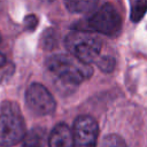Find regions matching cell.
Here are the masks:
<instances>
[{
    "label": "cell",
    "mask_w": 147,
    "mask_h": 147,
    "mask_svg": "<svg viewBox=\"0 0 147 147\" xmlns=\"http://www.w3.org/2000/svg\"><path fill=\"white\" fill-rule=\"evenodd\" d=\"M46 65L59 80L69 85H78L88 79L93 74L90 64L65 54L52 55L47 59Z\"/></svg>",
    "instance_id": "1"
},
{
    "label": "cell",
    "mask_w": 147,
    "mask_h": 147,
    "mask_svg": "<svg viewBox=\"0 0 147 147\" xmlns=\"http://www.w3.org/2000/svg\"><path fill=\"white\" fill-rule=\"evenodd\" d=\"M64 45L71 56L86 64L95 61L102 48V42L99 38L80 30H74L68 33L64 39Z\"/></svg>",
    "instance_id": "2"
},
{
    "label": "cell",
    "mask_w": 147,
    "mask_h": 147,
    "mask_svg": "<svg viewBox=\"0 0 147 147\" xmlns=\"http://www.w3.org/2000/svg\"><path fill=\"white\" fill-rule=\"evenodd\" d=\"M5 107L0 114V146L11 147L23 140L25 136V124L20 109L11 103Z\"/></svg>",
    "instance_id": "3"
},
{
    "label": "cell",
    "mask_w": 147,
    "mask_h": 147,
    "mask_svg": "<svg viewBox=\"0 0 147 147\" xmlns=\"http://www.w3.org/2000/svg\"><path fill=\"white\" fill-rule=\"evenodd\" d=\"M122 28V17L111 3H103L87 20L86 28L80 31H94L106 36H116Z\"/></svg>",
    "instance_id": "4"
},
{
    "label": "cell",
    "mask_w": 147,
    "mask_h": 147,
    "mask_svg": "<svg viewBox=\"0 0 147 147\" xmlns=\"http://www.w3.org/2000/svg\"><path fill=\"white\" fill-rule=\"evenodd\" d=\"M28 108L38 116H46L54 113L56 103L51 92L39 83H32L25 92Z\"/></svg>",
    "instance_id": "5"
},
{
    "label": "cell",
    "mask_w": 147,
    "mask_h": 147,
    "mask_svg": "<svg viewBox=\"0 0 147 147\" xmlns=\"http://www.w3.org/2000/svg\"><path fill=\"white\" fill-rule=\"evenodd\" d=\"M72 140L74 147H95L99 136V126L96 121L88 116H78L74 122Z\"/></svg>",
    "instance_id": "6"
},
{
    "label": "cell",
    "mask_w": 147,
    "mask_h": 147,
    "mask_svg": "<svg viewBox=\"0 0 147 147\" xmlns=\"http://www.w3.org/2000/svg\"><path fill=\"white\" fill-rule=\"evenodd\" d=\"M48 146L49 147H74L71 129L64 123H60L55 125L49 134Z\"/></svg>",
    "instance_id": "7"
},
{
    "label": "cell",
    "mask_w": 147,
    "mask_h": 147,
    "mask_svg": "<svg viewBox=\"0 0 147 147\" xmlns=\"http://www.w3.org/2000/svg\"><path fill=\"white\" fill-rule=\"evenodd\" d=\"M46 140V131L42 127H33L23 138V147H42Z\"/></svg>",
    "instance_id": "8"
},
{
    "label": "cell",
    "mask_w": 147,
    "mask_h": 147,
    "mask_svg": "<svg viewBox=\"0 0 147 147\" xmlns=\"http://www.w3.org/2000/svg\"><path fill=\"white\" fill-rule=\"evenodd\" d=\"M65 7L71 13H84L93 9L98 1H91V0H83V1H65Z\"/></svg>",
    "instance_id": "9"
},
{
    "label": "cell",
    "mask_w": 147,
    "mask_h": 147,
    "mask_svg": "<svg viewBox=\"0 0 147 147\" xmlns=\"http://www.w3.org/2000/svg\"><path fill=\"white\" fill-rule=\"evenodd\" d=\"M147 11V1L137 0L131 2V20L133 22H139Z\"/></svg>",
    "instance_id": "10"
},
{
    "label": "cell",
    "mask_w": 147,
    "mask_h": 147,
    "mask_svg": "<svg viewBox=\"0 0 147 147\" xmlns=\"http://www.w3.org/2000/svg\"><path fill=\"white\" fill-rule=\"evenodd\" d=\"M57 42V33L53 30V29H48L44 32L42 38H41V45L44 47V49H52L56 46Z\"/></svg>",
    "instance_id": "11"
},
{
    "label": "cell",
    "mask_w": 147,
    "mask_h": 147,
    "mask_svg": "<svg viewBox=\"0 0 147 147\" xmlns=\"http://www.w3.org/2000/svg\"><path fill=\"white\" fill-rule=\"evenodd\" d=\"M96 64L100 70L103 72H111L115 68V59L111 56H101L100 59H96Z\"/></svg>",
    "instance_id": "12"
},
{
    "label": "cell",
    "mask_w": 147,
    "mask_h": 147,
    "mask_svg": "<svg viewBox=\"0 0 147 147\" xmlns=\"http://www.w3.org/2000/svg\"><path fill=\"white\" fill-rule=\"evenodd\" d=\"M102 147H126V144L119 136L109 134L103 139Z\"/></svg>",
    "instance_id": "13"
},
{
    "label": "cell",
    "mask_w": 147,
    "mask_h": 147,
    "mask_svg": "<svg viewBox=\"0 0 147 147\" xmlns=\"http://www.w3.org/2000/svg\"><path fill=\"white\" fill-rule=\"evenodd\" d=\"M37 24H38V18H37L34 15H29V16H26L25 20H24V25H25V28L29 29V30H33Z\"/></svg>",
    "instance_id": "14"
},
{
    "label": "cell",
    "mask_w": 147,
    "mask_h": 147,
    "mask_svg": "<svg viewBox=\"0 0 147 147\" xmlns=\"http://www.w3.org/2000/svg\"><path fill=\"white\" fill-rule=\"evenodd\" d=\"M5 63H6V57H5V56H3V55L0 53V68H1V67H2Z\"/></svg>",
    "instance_id": "15"
},
{
    "label": "cell",
    "mask_w": 147,
    "mask_h": 147,
    "mask_svg": "<svg viewBox=\"0 0 147 147\" xmlns=\"http://www.w3.org/2000/svg\"><path fill=\"white\" fill-rule=\"evenodd\" d=\"M0 42H1V34H0Z\"/></svg>",
    "instance_id": "16"
}]
</instances>
